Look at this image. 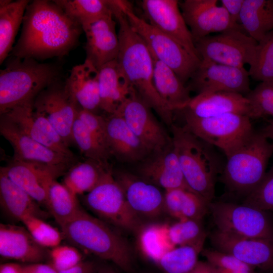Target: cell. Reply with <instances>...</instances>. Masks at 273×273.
<instances>
[{"mask_svg":"<svg viewBox=\"0 0 273 273\" xmlns=\"http://www.w3.org/2000/svg\"><path fill=\"white\" fill-rule=\"evenodd\" d=\"M22 23L20 36L12 50L13 56L22 59L62 57L75 47L83 30L53 1L30 2Z\"/></svg>","mask_w":273,"mask_h":273,"instance_id":"cell-1","label":"cell"},{"mask_svg":"<svg viewBox=\"0 0 273 273\" xmlns=\"http://www.w3.org/2000/svg\"><path fill=\"white\" fill-rule=\"evenodd\" d=\"M112 11L119 25V51L117 61L130 87L169 126L173 114L157 92L153 83V58L146 44L133 29L120 8L113 0Z\"/></svg>","mask_w":273,"mask_h":273,"instance_id":"cell-2","label":"cell"},{"mask_svg":"<svg viewBox=\"0 0 273 273\" xmlns=\"http://www.w3.org/2000/svg\"><path fill=\"white\" fill-rule=\"evenodd\" d=\"M172 144L183 173L192 191L210 204L214 197L218 174L223 166L213 146L184 127L170 126Z\"/></svg>","mask_w":273,"mask_h":273,"instance_id":"cell-3","label":"cell"},{"mask_svg":"<svg viewBox=\"0 0 273 273\" xmlns=\"http://www.w3.org/2000/svg\"><path fill=\"white\" fill-rule=\"evenodd\" d=\"M63 238L84 252L112 262L128 271L132 267V253L124 239L108 223L82 209L61 226Z\"/></svg>","mask_w":273,"mask_h":273,"instance_id":"cell-4","label":"cell"},{"mask_svg":"<svg viewBox=\"0 0 273 273\" xmlns=\"http://www.w3.org/2000/svg\"><path fill=\"white\" fill-rule=\"evenodd\" d=\"M59 80V70L54 65L13 56L0 71L1 115L16 106L34 103L41 91Z\"/></svg>","mask_w":273,"mask_h":273,"instance_id":"cell-5","label":"cell"},{"mask_svg":"<svg viewBox=\"0 0 273 273\" xmlns=\"http://www.w3.org/2000/svg\"><path fill=\"white\" fill-rule=\"evenodd\" d=\"M272 154L273 144L261 132H254L226 156L223 183L230 191L246 197L263 178Z\"/></svg>","mask_w":273,"mask_h":273,"instance_id":"cell-6","label":"cell"},{"mask_svg":"<svg viewBox=\"0 0 273 273\" xmlns=\"http://www.w3.org/2000/svg\"><path fill=\"white\" fill-rule=\"evenodd\" d=\"M133 29L143 39L152 56L170 68L186 84L201 64L175 40L135 14L129 2L118 0Z\"/></svg>","mask_w":273,"mask_h":273,"instance_id":"cell-7","label":"cell"},{"mask_svg":"<svg viewBox=\"0 0 273 273\" xmlns=\"http://www.w3.org/2000/svg\"><path fill=\"white\" fill-rule=\"evenodd\" d=\"M183 126L195 136L230 154L254 132L251 118L248 116L229 113L200 118L182 114Z\"/></svg>","mask_w":273,"mask_h":273,"instance_id":"cell-8","label":"cell"},{"mask_svg":"<svg viewBox=\"0 0 273 273\" xmlns=\"http://www.w3.org/2000/svg\"><path fill=\"white\" fill-rule=\"evenodd\" d=\"M83 203L98 218L107 223L130 231H135L140 228V217L128 205L111 169L86 193Z\"/></svg>","mask_w":273,"mask_h":273,"instance_id":"cell-9","label":"cell"},{"mask_svg":"<svg viewBox=\"0 0 273 273\" xmlns=\"http://www.w3.org/2000/svg\"><path fill=\"white\" fill-rule=\"evenodd\" d=\"M217 230L245 237L273 239V226L265 211L242 204L211 202L209 205Z\"/></svg>","mask_w":273,"mask_h":273,"instance_id":"cell-10","label":"cell"},{"mask_svg":"<svg viewBox=\"0 0 273 273\" xmlns=\"http://www.w3.org/2000/svg\"><path fill=\"white\" fill-rule=\"evenodd\" d=\"M258 42L244 31L231 29L195 42L201 61L236 67L250 65Z\"/></svg>","mask_w":273,"mask_h":273,"instance_id":"cell-11","label":"cell"},{"mask_svg":"<svg viewBox=\"0 0 273 273\" xmlns=\"http://www.w3.org/2000/svg\"><path fill=\"white\" fill-rule=\"evenodd\" d=\"M79 108L59 80L41 91L33 103L34 109L47 118L69 147L74 143L72 127Z\"/></svg>","mask_w":273,"mask_h":273,"instance_id":"cell-12","label":"cell"},{"mask_svg":"<svg viewBox=\"0 0 273 273\" xmlns=\"http://www.w3.org/2000/svg\"><path fill=\"white\" fill-rule=\"evenodd\" d=\"M115 113L123 117L129 128L151 154L161 151L172 144L171 137L153 116L151 109L134 90Z\"/></svg>","mask_w":273,"mask_h":273,"instance_id":"cell-13","label":"cell"},{"mask_svg":"<svg viewBox=\"0 0 273 273\" xmlns=\"http://www.w3.org/2000/svg\"><path fill=\"white\" fill-rule=\"evenodd\" d=\"M186 85L190 92H228L244 96L250 90V76L244 67L201 61Z\"/></svg>","mask_w":273,"mask_h":273,"instance_id":"cell-14","label":"cell"},{"mask_svg":"<svg viewBox=\"0 0 273 273\" xmlns=\"http://www.w3.org/2000/svg\"><path fill=\"white\" fill-rule=\"evenodd\" d=\"M217 2V0L179 1L181 14L194 43L213 33L231 29L244 31L242 26L234 22L225 9L218 5Z\"/></svg>","mask_w":273,"mask_h":273,"instance_id":"cell-15","label":"cell"},{"mask_svg":"<svg viewBox=\"0 0 273 273\" xmlns=\"http://www.w3.org/2000/svg\"><path fill=\"white\" fill-rule=\"evenodd\" d=\"M0 133L13 148V160L68 169L77 162L76 158L58 153L36 142L4 115H1Z\"/></svg>","mask_w":273,"mask_h":273,"instance_id":"cell-16","label":"cell"},{"mask_svg":"<svg viewBox=\"0 0 273 273\" xmlns=\"http://www.w3.org/2000/svg\"><path fill=\"white\" fill-rule=\"evenodd\" d=\"M141 6L146 21L175 40L192 56L201 60L181 14L178 1L143 0Z\"/></svg>","mask_w":273,"mask_h":273,"instance_id":"cell-17","label":"cell"},{"mask_svg":"<svg viewBox=\"0 0 273 273\" xmlns=\"http://www.w3.org/2000/svg\"><path fill=\"white\" fill-rule=\"evenodd\" d=\"M209 239L213 249L231 254L253 268L273 269V239L239 236L214 229Z\"/></svg>","mask_w":273,"mask_h":273,"instance_id":"cell-18","label":"cell"},{"mask_svg":"<svg viewBox=\"0 0 273 273\" xmlns=\"http://www.w3.org/2000/svg\"><path fill=\"white\" fill-rule=\"evenodd\" d=\"M4 115L22 131L45 147L70 158H76L47 118L35 110L33 103L18 106Z\"/></svg>","mask_w":273,"mask_h":273,"instance_id":"cell-19","label":"cell"},{"mask_svg":"<svg viewBox=\"0 0 273 273\" xmlns=\"http://www.w3.org/2000/svg\"><path fill=\"white\" fill-rule=\"evenodd\" d=\"M0 170L39 204L46 205L50 184L68 169L12 160L7 166L1 167Z\"/></svg>","mask_w":273,"mask_h":273,"instance_id":"cell-20","label":"cell"},{"mask_svg":"<svg viewBox=\"0 0 273 273\" xmlns=\"http://www.w3.org/2000/svg\"><path fill=\"white\" fill-rule=\"evenodd\" d=\"M114 18L111 13L82 27L86 39V59L98 70L118 55L120 43Z\"/></svg>","mask_w":273,"mask_h":273,"instance_id":"cell-21","label":"cell"},{"mask_svg":"<svg viewBox=\"0 0 273 273\" xmlns=\"http://www.w3.org/2000/svg\"><path fill=\"white\" fill-rule=\"evenodd\" d=\"M139 173L142 179L165 191L181 188L192 191L186 183L172 144L143 160Z\"/></svg>","mask_w":273,"mask_h":273,"instance_id":"cell-22","label":"cell"},{"mask_svg":"<svg viewBox=\"0 0 273 273\" xmlns=\"http://www.w3.org/2000/svg\"><path fill=\"white\" fill-rule=\"evenodd\" d=\"M175 112L200 118L229 113L242 114L250 117V107L248 99L240 94L203 93L192 98L184 108Z\"/></svg>","mask_w":273,"mask_h":273,"instance_id":"cell-23","label":"cell"},{"mask_svg":"<svg viewBox=\"0 0 273 273\" xmlns=\"http://www.w3.org/2000/svg\"><path fill=\"white\" fill-rule=\"evenodd\" d=\"M114 176L130 207L139 216L156 217L165 209L164 193L158 187L128 173Z\"/></svg>","mask_w":273,"mask_h":273,"instance_id":"cell-24","label":"cell"},{"mask_svg":"<svg viewBox=\"0 0 273 273\" xmlns=\"http://www.w3.org/2000/svg\"><path fill=\"white\" fill-rule=\"evenodd\" d=\"M108 148L111 155L126 163L142 161L150 151L117 113L106 117Z\"/></svg>","mask_w":273,"mask_h":273,"instance_id":"cell-25","label":"cell"},{"mask_svg":"<svg viewBox=\"0 0 273 273\" xmlns=\"http://www.w3.org/2000/svg\"><path fill=\"white\" fill-rule=\"evenodd\" d=\"M47 255L46 248L35 241L25 228L0 224L2 257L31 264L42 262Z\"/></svg>","mask_w":273,"mask_h":273,"instance_id":"cell-26","label":"cell"},{"mask_svg":"<svg viewBox=\"0 0 273 273\" xmlns=\"http://www.w3.org/2000/svg\"><path fill=\"white\" fill-rule=\"evenodd\" d=\"M99 70L89 60L74 66L66 80L67 89L81 108L94 112L100 109Z\"/></svg>","mask_w":273,"mask_h":273,"instance_id":"cell-27","label":"cell"},{"mask_svg":"<svg viewBox=\"0 0 273 273\" xmlns=\"http://www.w3.org/2000/svg\"><path fill=\"white\" fill-rule=\"evenodd\" d=\"M99 71L100 109L112 114L133 90L122 73L117 59L103 65Z\"/></svg>","mask_w":273,"mask_h":273,"instance_id":"cell-28","label":"cell"},{"mask_svg":"<svg viewBox=\"0 0 273 273\" xmlns=\"http://www.w3.org/2000/svg\"><path fill=\"white\" fill-rule=\"evenodd\" d=\"M0 204L5 213L15 220L21 221L30 215L42 219L47 217V213L40 208L39 204L1 170Z\"/></svg>","mask_w":273,"mask_h":273,"instance_id":"cell-29","label":"cell"},{"mask_svg":"<svg viewBox=\"0 0 273 273\" xmlns=\"http://www.w3.org/2000/svg\"><path fill=\"white\" fill-rule=\"evenodd\" d=\"M153 58V83L157 92L173 113L181 109L192 98L190 91L170 68Z\"/></svg>","mask_w":273,"mask_h":273,"instance_id":"cell-30","label":"cell"},{"mask_svg":"<svg viewBox=\"0 0 273 273\" xmlns=\"http://www.w3.org/2000/svg\"><path fill=\"white\" fill-rule=\"evenodd\" d=\"M240 24L257 42L273 28V0H244Z\"/></svg>","mask_w":273,"mask_h":273,"instance_id":"cell-31","label":"cell"},{"mask_svg":"<svg viewBox=\"0 0 273 273\" xmlns=\"http://www.w3.org/2000/svg\"><path fill=\"white\" fill-rule=\"evenodd\" d=\"M164 203L165 210L178 220H202L209 211V204L204 199L184 189L165 190Z\"/></svg>","mask_w":273,"mask_h":273,"instance_id":"cell-32","label":"cell"},{"mask_svg":"<svg viewBox=\"0 0 273 273\" xmlns=\"http://www.w3.org/2000/svg\"><path fill=\"white\" fill-rule=\"evenodd\" d=\"M110 169V166L86 159L84 161L76 162L71 167L64 175L63 184L77 196L87 193Z\"/></svg>","mask_w":273,"mask_h":273,"instance_id":"cell-33","label":"cell"},{"mask_svg":"<svg viewBox=\"0 0 273 273\" xmlns=\"http://www.w3.org/2000/svg\"><path fill=\"white\" fill-rule=\"evenodd\" d=\"M30 1L18 0L0 7V64L13 50L19 28Z\"/></svg>","mask_w":273,"mask_h":273,"instance_id":"cell-34","label":"cell"},{"mask_svg":"<svg viewBox=\"0 0 273 273\" xmlns=\"http://www.w3.org/2000/svg\"><path fill=\"white\" fill-rule=\"evenodd\" d=\"M46 206L60 227L82 209L77 195L56 179L49 187Z\"/></svg>","mask_w":273,"mask_h":273,"instance_id":"cell-35","label":"cell"},{"mask_svg":"<svg viewBox=\"0 0 273 273\" xmlns=\"http://www.w3.org/2000/svg\"><path fill=\"white\" fill-rule=\"evenodd\" d=\"M81 27L113 13L111 0L53 1Z\"/></svg>","mask_w":273,"mask_h":273,"instance_id":"cell-36","label":"cell"},{"mask_svg":"<svg viewBox=\"0 0 273 273\" xmlns=\"http://www.w3.org/2000/svg\"><path fill=\"white\" fill-rule=\"evenodd\" d=\"M168 225L153 224L143 228L140 232V249L155 263L167 252L175 248L168 235Z\"/></svg>","mask_w":273,"mask_h":273,"instance_id":"cell-37","label":"cell"},{"mask_svg":"<svg viewBox=\"0 0 273 273\" xmlns=\"http://www.w3.org/2000/svg\"><path fill=\"white\" fill-rule=\"evenodd\" d=\"M203 246L176 247L165 253L156 264L163 273H189L198 263Z\"/></svg>","mask_w":273,"mask_h":273,"instance_id":"cell-38","label":"cell"},{"mask_svg":"<svg viewBox=\"0 0 273 273\" xmlns=\"http://www.w3.org/2000/svg\"><path fill=\"white\" fill-rule=\"evenodd\" d=\"M74 143L86 158L109 166L108 159L111 156L104 148L84 123L76 116L72 127Z\"/></svg>","mask_w":273,"mask_h":273,"instance_id":"cell-39","label":"cell"},{"mask_svg":"<svg viewBox=\"0 0 273 273\" xmlns=\"http://www.w3.org/2000/svg\"><path fill=\"white\" fill-rule=\"evenodd\" d=\"M250 77L260 82L273 81V30L258 42L254 59L249 65Z\"/></svg>","mask_w":273,"mask_h":273,"instance_id":"cell-40","label":"cell"},{"mask_svg":"<svg viewBox=\"0 0 273 273\" xmlns=\"http://www.w3.org/2000/svg\"><path fill=\"white\" fill-rule=\"evenodd\" d=\"M167 232L169 239L175 247L203 245L206 233L202 223V220L183 219L168 225Z\"/></svg>","mask_w":273,"mask_h":273,"instance_id":"cell-41","label":"cell"},{"mask_svg":"<svg viewBox=\"0 0 273 273\" xmlns=\"http://www.w3.org/2000/svg\"><path fill=\"white\" fill-rule=\"evenodd\" d=\"M21 222L35 241L45 248L60 245L63 239L62 232L37 216H28Z\"/></svg>","mask_w":273,"mask_h":273,"instance_id":"cell-42","label":"cell"},{"mask_svg":"<svg viewBox=\"0 0 273 273\" xmlns=\"http://www.w3.org/2000/svg\"><path fill=\"white\" fill-rule=\"evenodd\" d=\"M245 96L249 102L251 119L273 116V81L260 82Z\"/></svg>","mask_w":273,"mask_h":273,"instance_id":"cell-43","label":"cell"},{"mask_svg":"<svg viewBox=\"0 0 273 273\" xmlns=\"http://www.w3.org/2000/svg\"><path fill=\"white\" fill-rule=\"evenodd\" d=\"M243 204L263 211H273V166L258 185L245 197Z\"/></svg>","mask_w":273,"mask_h":273,"instance_id":"cell-44","label":"cell"},{"mask_svg":"<svg viewBox=\"0 0 273 273\" xmlns=\"http://www.w3.org/2000/svg\"><path fill=\"white\" fill-rule=\"evenodd\" d=\"M51 264L58 271L69 269L81 261L82 255L79 249L73 245H59L50 252Z\"/></svg>","mask_w":273,"mask_h":273,"instance_id":"cell-45","label":"cell"},{"mask_svg":"<svg viewBox=\"0 0 273 273\" xmlns=\"http://www.w3.org/2000/svg\"><path fill=\"white\" fill-rule=\"evenodd\" d=\"M77 116L84 123L102 146L109 153L107 141L106 117L80 107L78 110Z\"/></svg>","mask_w":273,"mask_h":273,"instance_id":"cell-46","label":"cell"},{"mask_svg":"<svg viewBox=\"0 0 273 273\" xmlns=\"http://www.w3.org/2000/svg\"><path fill=\"white\" fill-rule=\"evenodd\" d=\"M201 254L206 261L217 269L237 270L254 269L242 262L235 256L214 249H203Z\"/></svg>","mask_w":273,"mask_h":273,"instance_id":"cell-47","label":"cell"},{"mask_svg":"<svg viewBox=\"0 0 273 273\" xmlns=\"http://www.w3.org/2000/svg\"><path fill=\"white\" fill-rule=\"evenodd\" d=\"M220 2L233 22L240 24V16L244 0H221Z\"/></svg>","mask_w":273,"mask_h":273,"instance_id":"cell-48","label":"cell"},{"mask_svg":"<svg viewBox=\"0 0 273 273\" xmlns=\"http://www.w3.org/2000/svg\"><path fill=\"white\" fill-rule=\"evenodd\" d=\"M98 268L95 262L91 261H81L75 266L58 271L59 273H96Z\"/></svg>","mask_w":273,"mask_h":273,"instance_id":"cell-49","label":"cell"},{"mask_svg":"<svg viewBox=\"0 0 273 273\" xmlns=\"http://www.w3.org/2000/svg\"><path fill=\"white\" fill-rule=\"evenodd\" d=\"M24 273H59L51 264L42 262L23 265Z\"/></svg>","mask_w":273,"mask_h":273,"instance_id":"cell-50","label":"cell"},{"mask_svg":"<svg viewBox=\"0 0 273 273\" xmlns=\"http://www.w3.org/2000/svg\"><path fill=\"white\" fill-rule=\"evenodd\" d=\"M189 273H216L215 268L207 261H198L194 268Z\"/></svg>","mask_w":273,"mask_h":273,"instance_id":"cell-51","label":"cell"},{"mask_svg":"<svg viewBox=\"0 0 273 273\" xmlns=\"http://www.w3.org/2000/svg\"><path fill=\"white\" fill-rule=\"evenodd\" d=\"M0 273H24L23 265L16 263H5L0 265Z\"/></svg>","mask_w":273,"mask_h":273,"instance_id":"cell-52","label":"cell"},{"mask_svg":"<svg viewBox=\"0 0 273 273\" xmlns=\"http://www.w3.org/2000/svg\"><path fill=\"white\" fill-rule=\"evenodd\" d=\"M268 140L273 141V120L262 129L261 132Z\"/></svg>","mask_w":273,"mask_h":273,"instance_id":"cell-53","label":"cell"},{"mask_svg":"<svg viewBox=\"0 0 273 273\" xmlns=\"http://www.w3.org/2000/svg\"><path fill=\"white\" fill-rule=\"evenodd\" d=\"M215 268V267H214ZM216 273H255L254 269L229 270L215 268Z\"/></svg>","mask_w":273,"mask_h":273,"instance_id":"cell-54","label":"cell"},{"mask_svg":"<svg viewBox=\"0 0 273 273\" xmlns=\"http://www.w3.org/2000/svg\"><path fill=\"white\" fill-rule=\"evenodd\" d=\"M96 273H117L113 269L109 267L98 268Z\"/></svg>","mask_w":273,"mask_h":273,"instance_id":"cell-55","label":"cell"},{"mask_svg":"<svg viewBox=\"0 0 273 273\" xmlns=\"http://www.w3.org/2000/svg\"><path fill=\"white\" fill-rule=\"evenodd\" d=\"M12 1L10 0H1L0 1V7L6 6L10 4Z\"/></svg>","mask_w":273,"mask_h":273,"instance_id":"cell-56","label":"cell"}]
</instances>
